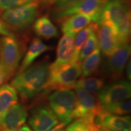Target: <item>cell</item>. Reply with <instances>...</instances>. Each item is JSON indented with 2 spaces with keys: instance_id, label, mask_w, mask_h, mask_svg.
<instances>
[{
  "instance_id": "d590c367",
  "label": "cell",
  "mask_w": 131,
  "mask_h": 131,
  "mask_svg": "<svg viewBox=\"0 0 131 131\" xmlns=\"http://www.w3.org/2000/svg\"><path fill=\"white\" fill-rule=\"evenodd\" d=\"M106 131H111V130H109V129H107L106 128Z\"/></svg>"
},
{
  "instance_id": "836d02e7",
  "label": "cell",
  "mask_w": 131,
  "mask_h": 131,
  "mask_svg": "<svg viewBox=\"0 0 131 131\" xmlns=\"http://www.w3.org/2000/svg\"><path fill=\"white\" fill-rule=\"evenodd\" d=\"M0 131H10V130H6V129H3L2 127H1V126H0Z\"/></svg>"
},
{
  "instance_id": "30bf717a",
  "label": "cell",
  "mask_w": 131,
  "mask_h": 131,
  "mask_svg": "<svg viewBox=\"0 0 131 131\" xmlns=\"http://www.w3.org/2000/svg\"><path fill=\"white\" fill-rule=\"evenodd\" d=\"M106 1V0H80L72 7L57 11L55 15L58 20H61L72 15L83 14L88 16L93 22L98 24Z\"/></svg>"
},
{
  "instance_id": "f1b7e54d",
  "label": "cell",
  "mask_w": 131,
  "mask_h": 131,
  "mask_svg": "<svg viewBox=\"0 0 131 131\" xmlns=\"http://www.w3.org/2000/svg\"><path fill=\"white\" fill-rule=\"evenodd\" d=\"M0 35L12 36L14 35L7 24L3 19H0Z\"/></svg>"
},
{
  "instance_id": "484cf974",
  "label": "cell",
  "mask_w": 131,
  "mask_h": 131,
  "mask_svg": "<svg viewBox=\"0 0 131 131\" xmlns=\"http://www.w3.org/2000/svg\"><path fill=\"white\" fill-rule=\"evenodd\" d=\"M38 0H0V9H13Z\"/></svg>"
},
{
  "instance_id": "5bb4252c",
  "label": "cell",
  "mask_w": 131,
  "mask_h": 131,
  "mask_svg": "<svg viewBox=\"0 0 131 131\" xmlns=\"http://www.w3.org/2000/svg\"><path fill=\"white\" fill-rule=\"evenodd\" d=\"M74 39L75 35L64 34L58 44L56 60L50 64V67L55 68L71 62L74 49Z\"/></svg>"
},
{
  "instance_id": "603a6c76",
  "label": "cell",
  "mask_w": 131,
  "mask_h": 131,
  "mask_svg": "<svg viewBox=\"0 0 131 131\" xmlns=\"http://www.w3.org/2000/svg\"><path fill=\"white\" fill-rule=\"evenodd\" d=\"M97 23H91L86 27H84V29L80 30L77 34L75 39H74V49H73V54L71 60V63H75V62L78 61L80 50H81L83 45H84V43L90 34L93 31L97 30Z\"/></svg>"
},
{
  "instance_id": "ac0fdd59",
  "label": "cell",
  "mask_w": 131,
  "mask_h": 131,
  "mask_svg": "<svg viewBox=\"0 0 131 131\" xmlns=\"http://www.w3.org/2000/svg\"><path fill=\"white\" fill-rule=\"evenodd\" d=\"M34 30L38 37L45 40L57 38L59 35L57 27L47 16H41L35 21Z\"/></svg>"
},
{
  "instance_id": "1f68e13d",
  "label": "cell",
  "mask_w": 131,
  "mask_h": 131,
  "mask_svg": "<svg viewBox=\"0 0 131 131\" xmlns=\"http://www.w3.org/2000/svg\"><path fill=\"white\" fill-rule=\"evenodd\" d=\"M17 131H33V130L30 129V127H29L28 125L24 124L22 126L19 127L18 130Z\"/></svg>"
},
{
  "instance_id": "e575fe53",
  "label": "cell",
  "mask_w": 131,
  "mask_h": 131,
  "mask_svg": "<svg viewBox=\"0 0 131 131\" xmlns=\"http://www.w3.org/2000/svg\"><path fill=\"white\" fill-rule=\"evenodd\" d=\"M55 131H64V130H60V129H58V130H55Z\"/></svg>"
},
{
  "instance_id": "6da1fadb",
  "label": "cell",
  "mask_w": 131,
  "mask_h": 131,
  "mask_svg": "<svg viewBox=\"0 0 131 131\" xmlns=\"http://www.w3.org/2000/svg\"><path fill=\"white\" fill-rule=\"evenodd\" d=\"M50 64L47 59L40 61L32 64L15 77L11 86L23 100L26 101L32 99L43 91L49 77Z\"/></svg>"
},
{
  "instance_id": "9a60e30c",
  "label": "cell",
  "mask_w": 131,
  "mask_h": 131,
  "mask_svg": "<svg viewBox=\"0 0 131 131\" xmlns=\"http://www.w3.org/2000/svg\"><path fill=\"white\" fill-rule=\"evenodd\" d=\"M61 29L64 34L76 35L91 23V18L83 14H74L61 19Z\"/></svg>"
},
{
  "instance_id": "83f0119b",
  "label": "cell",
  "mask_w": 131,
  "mask_h": 131,
  "mask_svg": "<svg viewBox=\"0 0 131 131\" xmlns=\"http://www.w3.org/2000/svg\"><path fill=\"white\" fill-rule=\"evenodd\" d=\"M66 131H89L81 119H77L67 127Z\"/></svg>"
},
{
  "instance_id": "4dcf8cb0",
  "label": "cell",
  "mask_w": 131,
  "mask_h": 131,
  "mask_svg": "<svg viewBox=\"0 0 131 131\" xmlns=\"http://www.w3.org/2000/svg\"><path fill=\"white\" fill-rule=\"evenodd\" d=\"M6 81V77H5L4 73H3L2 69H1V66H0V86L2 85L4 82Z\"/></svg>"
},
{
  "instance_id": "2e32d148",
  "label": "cell",
  "mask_w": 131,
  "mask_h": 131,
  "mask_svg": "<svg viewBox=\"0 0 131 131\" xmlns=\"http://www.w3.org/2000/svg\"><path fill=\"white\" fill-rule=\"evenodd\" d=\"M51 47L45 45L40 39L35 38L32 40L28 50L25 54L23 60L21 62L18 72L23 71L26 68L33 64L34 61L41 54L50 50Z\"/></svg>"
},
{
  "instance_id": "f35d334b",
  "label": "cell",
  "mask_w": 131,
  "mask_h": 131,
  "mask_svg": "<svg viewBox=\"0 0 131 131\" xmlns=\"http://www.w3.org/2000/svg\"><path fill=\"white\" fill-rule=\"evenodd\" d=\"M106 1H108V0H106Z\"/></svg>"
},
{
  "instance_id": "8fae6325",
  "label": "cell",
  "mask_w": 131,
  "mask_h": 131,
  "mask_svg": "<svg viewBox=\"0 0 131 131\" xmlns=\"http://www.w3.org/2000/svg\"><path fill=\"white\" fill-rule=\"evenodd\" d=\"M59 123L58 118L47 104L35 107L29 119V123L34 131H47L56 126Z\"/></svg>"
},
{
  "instance_id": "44dd1931",
  "label": "cell",
  "mask_w": 131,
  "mask_h": 131,
  "mask_svg": "<svg viewBox=\"0 0 131 131\" xmlns=\"http://www.w3.org/2000/svg\"><path fill=\"white\" fill-rule=\"evenodd\" d=\"M104 126L111 131H131L130 117L108 114L104 118Z\"/></svg>"
},
{
  "instance_id": "7c38bea8",
  "label": "cell",
  "mask_w": 131,
  "mask_h": 131,
  "mask_svg": "<svg viewBox=\"0 0 131 131\" xmlns=\"http://www.w3.org/2000/svg\"><path fill=\"white\" fill-rule=\"evenodd\" d=\"M27 117V112L26 106L16 103L3 116L0 122V126L6 130L17 131L25 123Z\"/></svg>"
},
{
  "instance_id": "cb8c5ba5",
  "label": "cell",
  "mask_w": 131,
  "mask_h": 131,
  "mask_svg": "<svg viewBox=\"0 0 131 131\" xmlns=\"http://www.w3.org/2000/svg\"><path fill=\"white\" fill-rule=\"evenodd\" d=\"M98 46L99 45L96 35V30L93 31L88 37L80 50L78 61L81 63L86 57L90 55Z\"/></svg>"
},
{
  "instance_id": "9c48e42d",
  "label": "cell",
  "mask_w": 131,
  "mask_h": 131,
  "mask_svg": "<svg viewBox=\"0 0 131 131\" xmlns=\"http://www.w3.org/2000/svg\"><path fill=\"white\" fill-rule=\"evenodd\" d=\"M96 35L100 49L106 57L123 45L118 29L111 21H102L98 24Z\"/></svg>"
},
{
  "instance_id": "3957f363",
  "label": "cell",
  "mask_w": 131,
  "mask_h": 131,
  "mask_svg": "<svg viewBox=\"0 0 131 131\" xmlns=\"http://www.w3.org/2000/svg\"><path fill=\"white\" fill-rule=\"evenodd\" d=\"M81 73L79 61L70 62L55 68L50 67L48 79L42 91L49 92L52 90L73 89Z\"/></svg>"
},
{
  "instance_id": "277c9868",
  "label": "cell",
  "mask_w": 131,
  "mask_h": 131,
  "mask_svg": "<svg viewBox=\"0 0 131 131\" xmlns=\"http://www.w3.org/2000/svg\"><path fill=\"white\" fill-rule=\"evenodd\" d=\"M22 56V47L15 35L0 40V66L6 81L15 73Z\"/></svg>"
},
{
  "instance_id": "ffe728a7",
  "label": "cell",
  "mask_w": 131,
  "mask_h": 131,
  "mask_svg": "<svg viewBox=\"0 0 131 131\" xmlns=\"http://www.w3.org/2000/svg\"><path fill=\"white\" fill-rule=\"evenodd\" d=\"M101 50L98 46L83 60L81 64L82 78L90 77L98 70L101 64Z\"/></svg>"
},
{
  "instance_id": "e0dca14e",
  "label": "cell",
  "mask_w": 131,
  "mask_h": 131,
  "mask_svg": "<svg viewBox=\"0 0 131 131\" xmlns=\"http://www.w3.org/2000/svg\"><path fill=\"white\" fill-rule=\"evenodd\" d=\"M101 104H99L92 112L87 115L82 119L89 131H101L105 129L104 120L106 115Z\"/></svg>"
},
{
  "instance_id": "4316f807",
  "label": "cell",
  "mask_w": 131,
  "mask_h": 131,
  "mask_svg": "<svg viewBox=\"0 0 131 131\" xmlns=\"http://www.w3.org/2000/svg\"><path fill=\"white\" fill-rule=\"evenodd\" d=\"M80 1V0H55V5L58 11L72 7Z\"/></svg>"
},
{
  "instance_id": "8d00e7d4",
  "label": "cell",
  "mask_w": 131,
  "mask_h": 131,
  "mask_svg": "<svg viewBox=\"0 0 131 131\" xmlns=\"http://www.w3.org/2000/svg\"><path fill=\"white\" fill-rule=\"evenodd\" d=\"M101 131H106V128L104 129H103V130H102Z\"/></svg>"
},
{
  "instance_id": "d4e9b609",
  "label": "cell",
  "mask_w": 131,
  "mask_h": 131,
  "mask_svg": "<svg viewBox=\"0 0 131 131\" xmlns=\"http://www.w3.org/2000/svg\"><path fill=\"white\" fill-rule=\"evenodd\" d=\"M103 108L107 114L117 115L128 114L130 112L131 109L130 99L129 98L126 100L115 103Z\"/></svg>"
},
{
  "instance_id": "7a4b0ae2",
  "label": "cell",
  "mask_w": 131,
  "mask_h": 131,
  "mask_svg": "<svg viewBox=\"0 0 131 131\" xmlns=\"http://www.w3.org/2000/svg\"><path fill=\"white\" fill-rule=\"evenodd\" d=\"M112 22L118 29L123 44L129 43L130 35V11L122 0H108L103 6L100 20Z\"/></svg>"
},
{
  "instance_id": "f546056e",
  "label": "cell",
  "mask_w": 131,
  "mask_h": 131,
  "mask_svg": "<svg viewBox=\"0 0 131 131\" xmlns=\"http://www.w3.org/2000/svg\"><path fill=\"white\" fill-rule=\"evenodd\" d=\"M126 66V72L127 77L129 80H130L131 79V63H130V60H129V61H128V62H127Z\"/></svg>"
},
{
  "instance_id": "52a82bcc",
  "label": "cell",
  "mask_w": 131,
  "mask_h": 131,
  "mask_svg": "<svg viewBox=\"0 0 131 131\" xmlns=\"http://www.w3.org/2000/svg\"><path fill=\"white\" fill-rule=\"evenodd\" d=\"M130 46L123 44L116 49L108 58L103 67V73L108 79L114 81L123 76L124 69L130 55Z\"/></svg>"
},
{
  "instance_id": "4fadbf2b",
  "label": "cell",
  "mask_w": 131,
  "mask_h": 131,
  "mask_svg": "<svg viewBox=\"0 0 131 131\" xmlns=\"http://www.w3.org/2000/svg\"><path fill=\"white\" fill-rule=\"evenodd\" d=\"M75 89L76 90V103L72 113V118H83L94 110L99 102L93 94L81 89Z\"/></svg>"
},
{
  "instance_id": "d6a6232c",
  "label": "cell",
  "mask_w": 131,
  "mask_h": 131,
  "mask_svg": "<svg viewBox=\"0 0 131 131\" xmlns=\"http://www.w3.org/2000/svg\"><path fill=\"white\" fill-rule=\"evenodd\" d=\"M42 1L46 3H53L55 1V0H42Z\"/></svg>"
},
{
  "instance_id": "d6986e66",
  "label": "cell",
  "mask_w": 131,
  "mask_h": 131,
  "mask_svg": "<svg viewBox=\"0 0 131 131\" xmlns=\"http://www.w3.org/2000/svg\"><path fill=\"white\" fill-rule=\"evenodd\" d=\"M18 99L17 92L11 85L0 87V122L6 112L17 103Z\"/></svg>"
},
{
  "instance_id": "8992f818",
  "label": "cell",
  "mask_w": 131,
  "mask_h": 131,
  "mask_svg": "<svg viewBox=\"0 0 131 131\" xmlns=\"http://www.w3.org/2000/svg\"><path fill=\"white\" fill-rule=\"evenodd\" d=\"M49 106L60 122L65 125L72 120L76 96L70 89L57 90L49 97Z\"/></svg>"
},
{
  "instance_id": "ba28073f",
  "label": "cell",
  "mask_w": 131,
  "mask_h": 131,
  "mask_svg": "<svg viewBox=\"0 0 131 131\" xmlns=\"http://www.w3.org/2000/svg\"><path fill=\"white\" fill-rule=\"evenodd\" d=\"M131 85L128 81L116 80L103 87L98 93V101L103 107L130 98Z\"/></svg>"
},
{
  "instance_id": "74e56055",
  "label": "cell",
  "mask_w": 131,
  "mask_h": 131,
  "mask_svg": "<svg viewBox=\"0 0 131 131\" xmlns=\"http://www.w3.org/2000/svg\"><path fill=\"white\" fill-rule=\"evenodd\" d=\"M122 1H127V0H122Z\"/></svg>"
},
{
  "instance_id": "7402d4cb",
  "label": "cell",
  "mask_w": 131,
  "mask_h": 131,
  "mask_svg": "<svg viewBox=\"0 0 131 131\" xmlns=\"http://www.w3.org/2000/svg\"><path fill=\"white\" fill-rule=\"evenodd\" d=\"M105 81L104 78L97 77H88L80 78L75 83L74 89H81L91 94H97L103 87Z\"/></svg>"
},
{
  "instance_id": "ab89813d",
  "label": "cell",
  "mask_w": 131,
  "mask_h": 131,
  "mask_svg": "<svg viewBox=\"0 0 131 131\" xmlns=\"http://www.w3.org/2000/svg\"></svg>"
},
{
  "instance_id": "5b68a950",
  "label": "cell",
  "mask_w": 131,
  "mask_h": 131,
  "mask_svg": "<svg viewBox=\"0 0 131 131\" xmlns=\"http://www.w3.org/2000/svg\"><path fill=\"white\" fill-rule=\"evenodd\" d=\"M38 14V3L34 1L19 7L7 9L2 14L1 18L10 29L21 30L29 27Z\"/></svg>"
}]
</instances>
